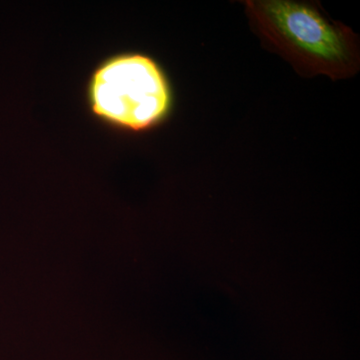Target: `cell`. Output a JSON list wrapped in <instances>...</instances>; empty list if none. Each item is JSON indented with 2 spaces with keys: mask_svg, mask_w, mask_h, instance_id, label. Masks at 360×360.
Returning <instances> with one entry per match:
<instances>
[{
  "mask_svg": "<svg viewBox=\"0 0 360 360\" xmlns=\"http://www.w3.org/2000/svg\"><path fill=\"white\" fill-rule=\"evenodd\" d=\"M92 113L111 127L141 131L155 127L172 108V90L158 63L141 53L104 60L90 77Z\"/></svg>",
  "mask_w": 360,
  "mask_h": 360,
  "instance_id": "7a4b0ae2",
  "label": "cell"
},
{
  "mask_svg": "<svg viewBox=\"0 0 360 360\" xmlns=\"http://www.w3.org/2000/svg\"><path fill=\"white\" fill-rule=\"evenodd\" d=\"M246 11L260 34L296 68L341 79L359 68L356 35L330 20L317 4L291 0H250Z\"/></svg>",
  "mask_w": 360,
  "mask_h": 360,
  "instance_id": "6da1fadb",
  "label": "cell"
}]
</instances>
